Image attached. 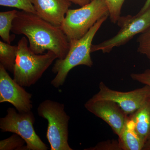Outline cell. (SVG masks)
Here are the masks:
<instances>
[{"label": "cell", "mask_w": 150, "mask_h": 150, "mask_svg": "<svg viewBox=\"0 0 150 150\" xmlns=\"http://www.w3.org/2000/svg\"><path fill=\"white\" fill-rule=\"evenodd\" d=\"M99 88L93 97L114 101L128 115L134 113L150 97V87L147 85L131 91L121 92L111 89L101 82Z\"/></svg>", "instance_id": "8"}, {"label": "cell", "mask_w": 150, "mask_h": 150, "mask_svg": "<svg viewBox=\"0 0 150 150\" xmlns=\"http://www.w3.org/2000/svg\"><path fill=\"white\" fill-rule=\"evenodd\" d=\"M143 150H150V138L145 142Z\"/></svg>", "instance_id": "24"}, {"label": "cell", "mask_w": 150, "mask_h": 150, "mask_svg": "<svg viewBox=\"0 0 150 150\" xmlns=\"http://www.w3.org/2000/svg\"><path fill=\"white\" fill-rule=\"evenodd\" d=\"M84 106L90 112L106 122L118 137L120 136L129 115L117 103L109 100L92 97Z\"/></svg>", "instance_id": "9"}, {"label": "cell", "mask_w": 150, "mask_h": 150, "mask_svg": "<svg viewBox=\"0 0 150 150\" xmlns=\"http://www.w3.org/2000/svg\"><path fill=\"white\" fill-rule=\"evenodd\" d=\"M118 141L121 150L143 149L145 142L136 131L134 122L129 116L118 137Z\"/></svg>", "instance_id": "13"}, {"label": "cell", "mask_w": 150, "mask_h": 150, "mask_svg": "<svg viewBox=\"0 0 150 150\" xmlns=\"http://www.w3.org/2000/svg\"><path fill=\"white\" fill-rule=\"evenodd\" d=\"M38 114L48 121L46 137L51 150H73L68 143L70 116L64 110V105L51 100L39 104Z\"/></svg>", "instance_id": "4"}, {"label": "cell", "mask_w": 150, "mask_h": 150, "mask_svg": "<svg viewBox=\"0 0 150 150\" xmlns=\"http://www.w3.org/2000/svg\"><path fill=\"white\" fill-rule=\"evenodd\" d=\"M150 8V0H146L144 5L143 6V7L141 9V10L139 12V13H141L144 12L145 11L147 10Z\"/></svg>", "instance_id": "23"}, {"label": "cell", "mask_w": 150, "mask_h": 150, "mask_svg": "<svg viewBox=\"0 0 150 150\" xmlns=\"http://www.w3.org/2000/svg\"><path fill=\"white\" fill-rule=\"evenodd\" d=\"M32 95L28 92L0 64V103L8 102L13 105L19 112L31 111Z\"/></svg>", "instance_id": "10"}, {"label": "cell", "mask_w": 150, "mask_h": 150, "mask_svg": "<svg viewBox=\"0 0 150 150\" xmlns=\"http://www.w3.org/2000/svg\"><path fill=\"white\" fill-rule=\"evenodd\" d=\"M17 46H12L4 41H0V64L7 71L13 74L16 60Z\"/></svg>", "instance_id": "14"}, {"label": "cell", "mask_w": 150, "mask_h": 150, "mask_svg": "<svg viewBox=\"0 0 150 150\" xmlns=\"http://www.w3.org/2000/svg\"><path fill=\"white\" fill-rule=\"evenodd\" d=\"M25 140L16 134L7 139L0 141L1 150H26Z\"/></svg>", "instance_id": "16"}, {"label": "cell", "mask_w": 150, "mask_h": 150, "mask_svg": "<svg viewBox=\"0 0 150 150\" xmlns=\"http://www.w3.org/2000/svg\"><path fill=\"white\" fill-rule=\"evenodd\" d=\"M11 31L17 35H25L30 48L36 54L51 51L57 59H62L69 50V41L60 26L44 20L37 14L18 11Z\"/></svg>", "instance_id": "1"}, {"label": "cell", "mask_w": 150, "mask_h": 150, "mask_svg": "<svg viewBox=\"0 0 150 150\" xmlns=\"http://www.w3.org/2000/svg\"><path fill=\"white\" fill-rule=\"evenodd\" d=\"M108 16H105L100 19L83 37L70 41L69 50L67 56L64 59H57L52 68V72L56 74L51 81L54 87L58 88L63 86L68 74L75 67L80 65L92 67L93 62L90 54L93 40Z\"/></svg>", "instance_id": "2"}, {"label": "cell", "mask_w": 150, "mask_h": 150, "mask_svg": "<svg viewBox=\"0 0 150 150\" xmlns=\"http://www.w3.org/2000/svg\"><path fill=\"white\" fill-rule=\"evenodd\" d=\"M104 3L108 11V16L111 22L117 23L121 17V9L125 0H101Z\"/></svg>", "instance_id": "17"}, {"label": "cell", "mask_w": 150, "mask_h": 150, "mask_svg": "<svg viewBox=\"0 0 150 150\" xmlns=\"http://www.w3.org/2000/svg\"><path fill=\"white\" fill-rule=\"evenodd\" d=\"M71 2L82 7L90 3L92 0H69Z\"/></svg>", "instance_id": "22"}, {"label": "cell", "mask_w": 150, "mask_h": 150, "mask_svg": "<svg viewBox=\"0 0 150 150\" xmlns=\"http://www.w3.org/2000/svg\"><path fill=\"white\" fill-rule=\"evenodd\" d=\"M5 117L0 119L2 132H11L21 137L26 143V150H47V145L43 143L34 130L35 118L32 111L16 112L9 108Z\"/></svg>", "instance_id": "6"}, {"label": "cell", "mask_w": 150, "mask_h": 150, "mask_svg": "<svg viewBox=\"0 0 150 150\" xmlns=\"http://www.w3.org/2000/svg\"><path fill=\"white\" fill-rule=\"evenodd\" d=\"M0 5L15 8L27 12L37 14L31 0H0Z\"/></svg>", "instance_id": "18"}, {"label": "cell", "mask_w": 150, "mask_h": 150, "mask_svg": "<svg viewBox=\"0 0 150 150\" xmlns=\"http://www.w3.org/2000/svg\"><path fill=\"white\" fill-rule=\"evenodd\" d=\"M117 23L120 29L116 35L102 43L92 45L91 53L100 51L110 53L114 47L123 46L137 34L144 32L150 27V8L134 16H121Z\"/></svg>", "instance_id": "7"}, {"label": "cell", "mask_w": 150, "mask_h": 150, "mask_svg": "<svg viewBox=\"0 0 150 150\" xmlns=\"http://www.w3.org/2000/svg\"><path fill=\"white\" fill-rule=\"evenodd\" d=\"M107 15L108 9L104 3L92 0L80 8L69 9L60 27L70 42L83 37L98 21Z\"/></svg>", "instance_id": "5"}, {"label": "cell", "mask_w": 150, "mask_h": 150, "mask_svg": "<svg viewBox=\"0 0 150 150\" xmlns=\"http://www.w3.org/2000/svg\"><path fill=\"white\" fill-rule=\"evenodd\" d=\"M144 142L150 138V97L134 113L129 115Z\"/></svg>", "instance_id": "12"}, {"label": "cell", "mask_w": 150, "mask_h": 150, "mask_svg": "<svg viewBox=\"0 0 150 150\" xmlns=\"http://www.w3.org/2000/svg\"><path fill=\"white\" fill-rule=\"evenodd\" d=\"M17 11L14 10L0 13V36L4 42L9 44L11 42L10 32Z\"/></svg>", "instance_id": "15"}, {"label": "cell", "mask_w": 150, "mask_h": 150, "mask_svg": "<svg viewBox=\"0 0 150 150\" xmlns=\"http://www.w3.org/2000/svg\"><path fill=\"white\" fill-rule=\"evenodd\" d=\"M38 16L56 26H60L71 5L69 0H31Z\"/></svg>", "instance_id": "11"}, {"label": "cell", "mask_w": 150, "mask_h": 150, "mask_svg": "<svg viewBox=\"0 0 150 150\" xmlns=\"http://www.w3.org/2000/svg\"><path fill=\"white\" fill-rule=\"evenodd\" d=\"M137 41L138 52L145 55L150 61V27L141 33Z\"/></svg>", "instance_id": "19"}, {"label": "cell", "mask_w": 150, "mask_h": 150, "mask_svg": "<svg viewBox=\"0 0 150 150\" xmlns=\"http://www.w3.org/2000/svg\"><path fill=\"white\" fill-rule=\"evenodd\" d=\"M130 76L133 80L150 87V69L141 73H133Z\"/></svg>", "instance_id": "21"}, {"label": "cell", "mask_w": 150, "mask_h": 150, "mask_svg": "<svg viewBox=\"0 0 150 150\" xmlns=\"http://www.w3.org/2000/svg\"><path fill=\"white\" fill-rule=\"evenodd\" d=\"M85 150H121L118 141L108 140L99 142L93 147L85 149Z\"/></svg>", "instance_id": "20"}, {"label": "cell", "mask_w": 150, "mask_h": 150, "mask_svg": "<svg viewBox=\"0 0 150 150\" xmlns=\"http://www.w3.org/2000/svg\"><path fill=\"white\" fill-rule=\"evenodd\" d=\"M28 44L26 37L19 40L13 73L14 80L23 87H30L36 83L57 59L51 51L43 54H35Z\"/></svg>", "instance_id": "3"}]
</instances>
